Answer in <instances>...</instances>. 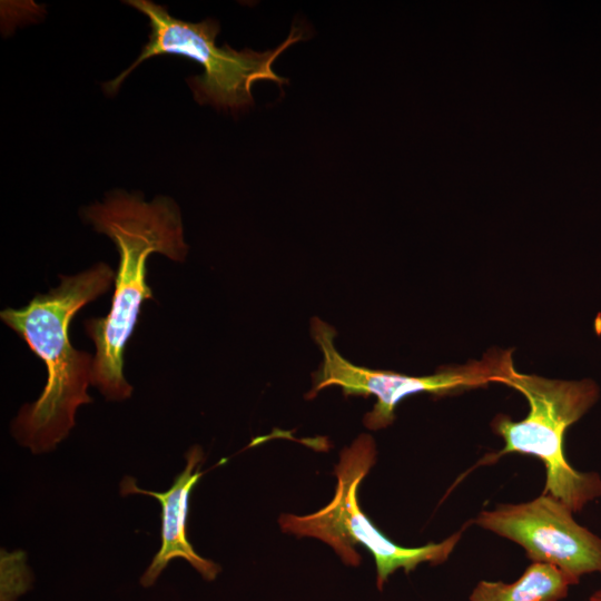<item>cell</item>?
Here are the masks:
<instances>
[{
  "label": "cell",
  "instance_id": "7a4b0ae2",
  "mask_svg": "<svg viewBox=\"0 0 601 601\" xmlns=\"http://www.w3.org/2000/svg\"><path fill=\"white\" fill-rule=\"evenodd\" d=\"M115 272L105 263L73 276H61L58 287L38 294L21 308L1 311V321L13 329L47 367V384L37 401L21 407L12 434L32 453L52 451L75 426L77 408L91 402L93 357L76 349L69 324L86 304L106 293Z\"/></svg>",
  "mask_w": 601,
  "mask_h": 601
},
{
  "label": "cell",
  "instance_id": "3957f363",
  "mask_svg": "<svg viewBox=\"0 0 601 601\" xmlns=\"http://www.w3.org/2000/svg\"><path fill=\"white\" fill-rule=\"evenodd\" d=\"M149 19V41L134 63L114 80L104 83L108 95H115L124 79L144 60L159 55H179L197 61L204 68L199 76L188 79L194 98L199 104H210L218 109L231 111L247 109L254 105L252 86L259 80L288 83L273 69L277 57L289 46L303 39V30L292 27L288 37L276 48L266 51L244 49L237 51L229 46L217 47L219 23L207 19L187 22L171 17L167 10L149 0L126 1Z\"/></svg>",
  "mask_w": 601,
  "mask_h": 601
},
{
  "label": "cell",
  "instance_id": "8992f818",
  "mask_svg": "<svg viewBox=\"0 0 601 601\" xmlns=\"http://www.w3.org/2000/svg\"><path fill=\"white\" fill-rule=\"evenodd\" d=\"M311 335L322 351L323 361L312 374L313 387L306 398L312 400L322 390L333 385L339 386L345 396L374 395L377 401L363 418L364 425L373 431L391 425L397 404L410 395L428 393L445 396L484 387L490 383L505 384L516 372L511 352L506 351L490 352L481 361L443 367L424 376L372 370L357 366L343 357L334 344L335 328L319 317L311 319Z\"/></svg>",
  "mask_w": 601,
  "mask_h": 601
},
{
  "label": "cell",
  "instance_id": "5b68a950",
  "mask_svg": "<svg viewBox=\"0 0 601 601\" xmlns=\"http://www.w3.org/2000/svg\"><path fill=\"white\" fill-rule=\"evenodd\" d=\"M375 460L373 437L361 434L341 452L334 471L337 485L331 502L312 514H282L278 523L284 533L316 538L328 544L348 565L361 563L356 546H365L374 556L376 587L382 590L388 577L398 569L408 573L424 562L433 565L445 562L462 538V531L442 542L417 548H404L387 539L366 518L357 502L358 486Z\"/></svg>",
  "mask_w": 601,
  "mask_h": 601
},
{
  "label": "cell",
  "instance_id": "9c48e42d",
  "mask_svg": "<svg viewBox=\"0 0 601 601\" xmlns=\"http://www.w3.org/2000/svg\"><path fill=\"white\" fill-rule=\"evenodd\" d=\"M579 581L559 568L532 562L512 583L480 581L470 601H560Z\"/></svg>",
  "mask_w": 601,
  "mask_h": 601
},
{
  "label": "cell",
  "instance_id": "6da1fadb",
  "mask_svg": "<svg viewBox=\"0 0 601 601\" xmlns=\"http://www.w3.org/2000/svg\"><path fill=\"white\" fill-rule=\"evenodd\" d=\"M95 230L110 237L119 252L115 293L105 317L83 322L96 346L91 384L111 401L131 396L132 386L124 376V353L137 324L141 304L152 298L146 283V263L152 253L183 262L187 254L177 205L158 197L146 203L138 195L114 193L104 203L83 210Z\"/></svg>",
  "mask_w": 601,
  "mask_h": 601
},
{
  "label": "cell",
  "instance_id": "52a82bcc",
  "mask_svg": "<svg viewBox=\"0 0 601 601\" xmlns=\"http://www.w3.org/2000/svg\"><path fill=\"white\" fill-rule=\"evenodd\" d=\"M571 509L549 494L484 510L475 523L520 544L532 562L552 564L580 581L601 574V538L574 521Z\"/></svg>",
  "mask_w": 601,
  "mask_h": 601
},
{
  "label": "cell",
  "instance_id": "30bf717a",
  "mask_svg": "<svg viewBox=\"0 0 601 601\" xmlns=\"http://www.w3.org/2000/svg\"><path fill=\"white\" fill-rule=\"evenodd\" d=\"M589 601H601V588L591 594Z\"/></svg>",
  "mask_w": 601,
  "mask_h": 601
},
{
  "label": "cell",
  "instance_id": "ba28073f",
  "mask_svg": "<svg viewBox=\"0 0 601 601\" xmlns=\"http://www.w3.org/2000/svg\"><path fill=\"white\" fill-rule=\"evenodd\" d=\"M186 461L185 470L175 477L166 492L142 490L128 476L120 482L122 495H150L161 504V546L140 577L139 582L144 588L155 584L164 569L176 558L186 560L207 581H213L220 572L217 563L195 552L186 536L189 495L201 476V449L198 445L191 446L186 453Z\"/></svg>",
  "mask_w": 601,
  "mask_h": 601
},
{
  "label": "cell",
  "instance_id": "277c9868",
  "mask_svg": "<svg viewBox=\"0 0 601 601\" xmlns=\"http://www.w3.org/2000/svg\"><path fill=\"white\" fill-rule=\"evenodd\" d=\"M506 385L521 392L530 405L521 421L499 414L492 421L494 433L504 440V454L532 455L543 462L546 480L542 494L562 501L572 512L581 511L601 496V476L597 472L573 469L564 456V434L598 401L599 388L592 380L563 381L515 372ZM490 456V457H492Z\"/></svg>",
  "mask_w": 601,
  "mask_h": 601
}]
</instances>
